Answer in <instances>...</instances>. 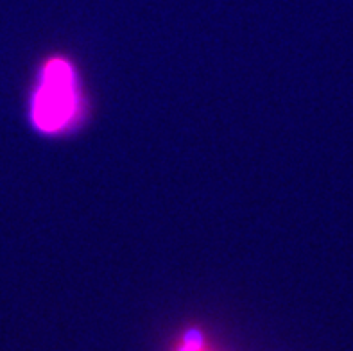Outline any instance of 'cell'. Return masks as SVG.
Returning <instances> with one entry per match:
<instances>
[{"label":"cell","instance_id":"obj_1","mask_svg":"<svg viewBox=\"0 0 353 351\" xmlns=\"http://www.w3.org/2000/svg\"><path fill=\"white\" fill-rule=\"evenodd\" d=\"M83 113L79 77L65 56H50L38 72L31 97V120L45 134H61L76 124Z\"/></svg>","mask_w":353,"mask_h":351}]
</instances>
